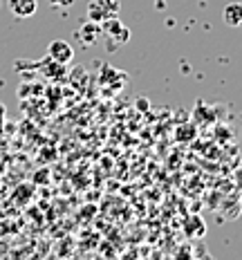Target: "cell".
<instances>
[{
  "label": "cell",
  "instance_id": "1",
  "mask_svg": "<svg viewBox=\"0 0 242 260\" xmlns=\"http://www.w3.org/2000/svg\"><path fill=\"white\" fill-rule=\"evenodd\" d=\"M101 25V31L108 36V50H117L119 45H123L128 39H130V31H128V27H123V23L117 16H110V18H106Z\"/></svg>",
  "mask_w": 242,
  "mask_h": 260
},
{
  "label": "cell",
  "instance_id": "2",
  "mask_svg": "<svg viewBox=\"0 0 242 260\" xmlns=\"http://www.w3.org/2000/svg\"><path fill=\"white\" fill-rule=\"evenodd\" d=\"M47 56L54 58V61H56V63L67 65V63L74 58V47L70 45L67 41L56 39V41H52L50 45H47Z\"/></svg>",
  "mask_w": 242,
  "mask_h": 260
},
{
  "label": "cell",
  "instance_id": "3",
  "mask_svg": "<svg viewBox=\"0 0 242 260\" xmlns=\"http://www.w3.org/2000/svg\"><path fill=\"white\" fill-rule=\"evenodd\" d=\"M7 7L16 18H29V16L36 14L39 3L36 0H7Z\"/></svg>",
  "mask_w": 242,
  "mask_h": 260
},
{
  "label": "cell",
  "instance_id": "4",
  "mask_svg": "<svg viewBox=\"0 0 242 260\" xmlns=\"http://www.w3.org/2000/svg\"><path fill=\"white\" fill-rule=\"evenodd\" d=\"M222 18L229 27H242V3H229L222 12Z\"/></svg>",
  "mask_w": 242,
  "mask_h": 260
},
{
  "label": "cell",
  "instance_id": "5",
  "mask_svg": "<svg viewBox=\"0 0 242 260\" xmlns=\"http://www.w3.org/2000/svg\"><path fill=\"white\" fill-rule=\"evenodd\" d=\"M99 34H101V25L90 20V23H85V25L79 29V41L83 43L85 47H88V45H92V43L99 39Z\"/></svg>",
  "mask_w": 242,
  "mask_h": 260
},
{
  "label": "cell",
  "instance_id": "6",
  "mask_svg": "<svg viewBox=\"0 0 242 260\" xmlns=\"http://www.w3.org/2000/svg\"><path fill=\"white\" fill-rule=\"evenodd\" d=\"M88 16H90V20H92V23H103V20L108 18L106 12L101 9V5L96 3V0H94V3H90V5H88Z\"/></svg>",
  "mask_w": 242,
  "mask_h": 260
},
{
  "label": "cell",
  "instance_id": "7",
  "mask_svg": "<svg viewBox=\"0 0 242 260\" xmlns=\"http://www.w3.org/2000/svg\"><path fill=\"white\" fill-rule=\"evenodd\" d=\"M96 3L101 5V9L106 12L108 18H110V16H115L117 9H119V0H96Z\"/></svg>",
  "mask_w": 242,
  "mask_h": 260
},
{
  "label": "cell",
  "instance_id": "8",
  "mask_svg": "<svg viewBox=\"0 0 242 260\" xmlns=\"http://www.w3.org/2000/svg\"><path fill=\"white\" fill-rule=\"evenodd\" d=\"M52 5H58V7H67V5H72L74 0H50Z\"/></svg>",
  "mask_w": 242,
  "mask_h": 260
},
{
  "label": "cell",
  "instance_id": "9",
  "mask_svg": "<svg viewBox=\"0 0 242 260\" xmlns=\"http://www.w3.org/2000/svg\"><path fill=\"white\" fill-rule=\"evenodd\" d=\"M235 184H238V188L242 191V169H238V173H235Z\"/></svg>",
  "mask_w": 242,
  "mask_h": 260
},
{
  "label": "cell",
  "instance_id": "10",
  "mask_svg": "<svg viewBox=\"0 0 242 260\" xmlns=\"http://www.w3.org/2000/svg\"><path fill=\"white\" fill-rule=\"evenodd\" d=\"M137 106H139V108H142V110H146V106L150 108V104H146V101H144V96H142V99H139V101H137Z\"/></svg>",
  "mask_w": 242,
  "mask_h": 260
},
{
  "label": "cell",
  "instance_id": "11",
  "mask_svg": "<svg viewBox=\"0 0 242 260\" xmlns=\"http://www.w3.org/2000/svg\"><path fill=\"white\" fill-rule=\"evenodd\" d=\"M5 112H7V110H5V106L0 104V123H3V119H5Z\"/></svg>",
  "mask_w": 242,
  "mask_h": 260
}]
</instances>
